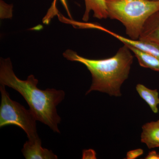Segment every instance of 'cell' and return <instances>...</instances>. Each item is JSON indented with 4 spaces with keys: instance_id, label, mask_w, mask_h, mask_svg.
<instances>
[{
    "instance_id": "6da1fadb",
    "label": "cell",
    "mask_w": 159,
    "mask_h": 159,
    "mask_svg": "<svg viewBox=\"0 0 159 159\" xmlns=\"http://www.w3.org/2000/svg\"><path fill=\"white\" fill-rule=\"evenodd\" d=\"M0 83L14 89L23 96L36 120L48 125L54 132L60 133L58 124L61 118L56 107L64 99L63 91L40 89L37 86L38 80L33 75L29 76L26 80L20 79L14 74L9 58H1Z\"/></svg>"
},
{
    "instance_id": "7c38bea8",
    "label": "cell",
    "mask_w": 159,
    "mask_h": 159,
    "mask_svg": "<svg viewBox=\"0 0 159 159\" xmlns=\"http://www.w3.org/2000/svg\"><path fill=\"white\" fill-rule=\"evenodd\" d=\"M13 5L8 4L3 0L0 1V16L2 19H11L12 16Z\"/></svg>"
},
{
    "instance_id": "ba28073f",
    "label": "cell",
    "mask_w": 159,
    "mask_h": 159,
    "mask_svg": "<svg viewBox=\"0 0 159 159\" xmlns=\"http://www.w3.org/2000/svg\"><path fill=\"white\" fill-rule=\"evenodd\" d=\"M141 141L149 149L159 147V120L147 122L142 127Z\"/></svg>"
},
{
    "instance_id": "8992f818",
    "label": "cell",
    "mask_w": 159,
    "mask_h": 159,
    "mask_svg": "<svg viewBox=\"0 0 159 159\" xmlns=\"http://www.w3.org/2000/svg\"><path fill=\"white\" fill-rule=\"evenodd\" d=\"M40 139L28 141L24 144L22 152L26 159H57V157L52 151L43 148Z\"/></svg>"
},
{
    "instance_id": "5b68a950",
    "label": "cell",
    "mask_w": 159,
    "mask_h": 159,
    "mask_svg": "<svg viewBox=\"0 0 159 159\" xmlns=\"http://www.w3.org/2000/svg\"><path fill=\"white\" fill-rule=\"evenodd\" d=\"M87 28L88 29H98L104 31L111 34L113 37L116 38L123 43L124 44L132 46L146 53L152 54L159 58V45L156 43L140 39L133 40L123 37L108 29H106L102 26L93 23H87Z\"/></svg>"
},
{
    "instance_id": "4fadbf2b",
    "label": "cell",
    "mask_w": 159,
    "mask_h": 159,
    "mask_svg": "<svg viewBox=\"0 0 159 159\" xmlns=\"http://www.w3.org/2000/svg\"><path fill=\"white\" fill-rule=\"evenodd\" d=\"M144 151L142 148H137L129 151L127 152L126 158L127 159H135L143 155Z\"/></svg>"
},
{
    "instance_id": "7a4b0ae2",
    "label": "cell",
    "mask_w": 159,
    "mask_h": 159,
    "mask_svg": "<svg viewBox=\"0 0 159 159\" xmlns=\"http://www.w3.org/2000/svg\"><path fill=\"white\" fill-rule=\"evenodd\" d=\"M131 51L124 44L113 56L105 59H89L70 50L66 51L63 55L69 60L84 65L90 72L92 84L86 95L92 91H98L111 97H119L122 95L121 87L128 79L133 62Z\"/></svg>"
},
{
    "instance_id": "9c48e42d",
    "label": "cell",
    "mask_w": 159,
    "mask_h": 159,
    "mask_svg": "<svg viewBox=\"0 0 159 159\" xmlns=\"http://www.w3.org/2000/svg\"><path fill=\"white\" fill-rule=\"evenodd\" d=\"M85 11L82 19L88 21L89 12L93 11V16L98 19H106L108 17L106 0H84Z\"/></svg>"
},
{
    "instance_id": "3957f363",
    "label": "cell",
    "mask_w": 159,
    "mask_h": 159,
    "mask_svg": "<svg viewBox=\"0 0 159 159\" xmlns=\"http://www.w3.org/2000/svg\"><path fill=\"white\" fill-rule=\"evenodd\" d=\"M108 17L125 27L130 39H139L144 24L159 10V1L150 0H106Z\"/></svg>"
},
{
    "instance_id": "e0dca14e",
    "label": "cell",
    "mask_w": 159,
    "mask_h": 159,
    "mask_svg": "<svg viewBox=\"0 0 159 159\" xmlns=\"http://www.w3.org/2000/svg\"><path fill=\"white\" fill-rule=\"evenodd\" d=\"M150 1H159V0H150Z\"/></svg>"
},
{
    "instance_id": "2e32d148",
    "label": "cell",
    "mask_w": 159,
    "mask_h": 159,
    "mask_svg": "<svg viewBox=\"0 0 159 159\" xmlns=\"http://www.w3.org/2000/svg\"><path fill=\"white\" fill-rule=\"evenodd\" d=\"M61 2H62L63 4H64V5H65V6L66 7H67L66 3V0H61Z\"/></svg>"
},
{
    "instance_id": "8fae6325",
    "label": "cell",
    "mask_w": 159,
    "mask_h": 159,
    "mask_svg": "<svg viewBox=\"0 0 159 159\" xmlns=\"http://www.w3.org/2000/svg\"><path fill=\"white\" fill-rule=\"evenodd\" d=\"M137 57L139 65L143 67L159 72V58L132 46L126 45Z\"/></svg>"
},
{
    "instance_id": "5bb4252c",
    "label": "cell",
    "mask_w": 159,
    "mask_h": 159,
    "mask_svg": "<svg viewBox=\"0 0 159 159\" xmlns=\"http://www.w3.org/2000/svg\"><path fill=\"white\" fill-rule=\"evenodd\" d=\"M82 159H96V153L93 149L84 150L83 152Z\"/></svg>"
},
{
    "instance_id": "30bf717a",
    "label": "cell",
    "mask_w": 159,
    "mask_h": 159,
    "mask_svg": "<svg viewBox=\"0 0 159 159\" xmlns=\"http://www.w3.org/2000/svg\"><path fill=\"white\" fill-rule=\"evenodd\" d=\"M136 89L139 96L145 101L154 113L158 112L159 94L157 89H151L141 84L136 87Z\"/></svg>"
},
{
    "instance_id": "277c9868",
    "label": "cell",
    "mask_w": 159,
    "mask_h": 159,
    "mask_svg": "<svg viewBox=\"0 0 159 159\" xmlns=\"http://www.w3.org/2000/svg\"><path fill=\"white\" fill-rule=\"evenodd\" d=\"M6 86L1 84V103L0 106V127L13 125L25 131L29 141L39 139L36 126V118L29 110L19 103L11 100L6 91Z\"/></svg>"
},
{
    "instance_id": "9a60e30c",
    "label": "cell",
    "mask_w": 159,
    "mask_h": 159,
    "mask_svg": "<svg viewBox=\"0 0 159 159\" xmlns=\"http://www.w3.org/2000/svg\"><path fill=\"white\" fill-rule=\"evenodd\" d=\"M145 159H159V152L155 151H152L148 153Z\"/></svg>"
},
{
    "instance_id": "52a82bcc",
    "label": "cell",
    "mask_w": 159,
    "mask_h": 159,
    "mask_svg": "<svg viewBox=\"0 0 159 159\" xmlns=\"http://www.w3.org/2000/svg\"><path fill=\"white\" fill-rule=\"evenodd\" d=\"M139 39L152 42L159 45V10L146 21Z\"/></svg>"
}]
</instances>
